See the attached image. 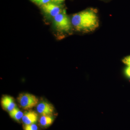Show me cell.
I'll list each match as a JSON object with an SVG mask.
<instances>
[{"mask_svg": "<svg viewBox=\"0 0 130 130\" xmlns=\"http://www.w3.org/2000/svg\"><path fill=\"white\" fill-rule=\"evenodd\" d=\"M71 21L76 30L85 32L94 31L99 25L97 13L91 8L73 14Z\"/></svg>", "mask_w": 130, "mask_h": 130, "instance_id": "cell-1", "label": "cell"}, {"mask_svg": "<svg viewBox=\"0 0 130 130\" xmlns=\"http://www.w3.org/2000/svg\"><path fill=\"white\" fill-rule=\"evenodd\" d=\"M54 24L58 30L64 32L70 31L72 25L65 10L54 18Z\"/></svg>", "mask_w": 130, "mask_h": 130, "instance_id": "cell-2", "label": "cell"}, {"mask_svg": "<svg viewBox=\"0 0 130 130\" xmlns=\"http://www.w3.org/2000/svg\"><path fill=\"white\" fill-rule=\"evenodd\" d=\"M18 102L24 109H28L38 105V100L35 95L29 93L20 94L18 98Z\"/></svg>", "mask_w": 130, "mask_h": 130, "instance_id": "cell-3", "label": "cell"}, {"mask_svg": "<svg viewBox=\"0 0 130 130\" xmlns=\"http://www.w3.org/2000/svg\"><path fill=\"white\" fill-rule=\"evenodd\" d=\"M41 7L45 14L53 18L63 11L60 5L53 2L42 5Z\"/></svg>", "mask_w": 130, "mask_h": 130, "instance_id": "cell-4", "label": "cell"}, {"mask_svg": "<svg viewBox=\"0 0 130 130\" xmlns=\"http://www.w3.org/2000/svg\"><path fill=\"white\" fill-rule=\"evenodd\" d=\"M37 111L42 115H51L53 112L54 107L53 105L46 102H42L38 104Z\"/></svg>", "mask_w": 130, "mask_h": 130, "instance_id": "cell-5", "label": "cell"}, {"mask_svg": "<svg viewBox=\"0 0 130 130\" xmlns=\"http://www.w3.org/2000/svg\"><path fill=\"white\" fill-rule=\"evenodd\" d=\"M1 104L4 109L9 112L16 107V103L13 98L9 95H4L3 96Z\"/></svg>", "mask_w": 130, "mask_h": 130, "instance_id": "cell-6", "label": "cell"}, {"mask_svg": "<svg viewBox=\"0 0 130 130\" xmlns=\"http://www.w3.org/2000/svg\"><path fill=\"white\" fill-rule=\"evenodd\" d=\"M37 114L33 111L27 112L24 114L22 120L25 125L34 124L37 121Z\"/></svg>", "mask_w": 130, "mask_h": 130, "instance_id": "cell-7", "label": "cell"}, {"mask_svg": "<svg viewBox=\"0 0 130 130\" xmlns=\"http://www.w3.org/2000/svg\"><path fill=\"white\" fill-rule=\"evenodd\" d=\"M10 116L16 121H19L23 118L24 114L18 108L15 107L12 111L9 112Z\"/></svg>", "mask_w": 130, "mask_h": 130, "instance_id": "cell-8", "label": "cell"}, {"mask_svg": "<svg viewBox=\"0 0 130 130\" xmlns=\"http://www.w3.org/2000/svg\"><path fill=\"white\" fill-rule=\"evenodd\" d=\"M53 118L51 115H42L40 118V124L43 127H47L51 125L53 122Z\"/></svg>", "mask_w": 130, "mask_h": 130, "instance_id": "cell-9", "label": "cell"}, {"mask_svg": "<svg viewBox=\"0 0 130 130\" xmlns=\"http://www.w3.org/2000/svg\"><path fill=\"white\" fill-rule=\"evenodd\" d=\"M30 1L36 5L41 6L48 3L51 2V0H30Z\"/></svg>", "mask_w": 130, "mask_h": 130, "instance_id": "cell-10", "label": "cell"}, {"mask_svg": "<svg viewBox=\"0 0 130 130\" xmlns=\"http://www.w3.org/2000/svg\"><path fill=\"white\" fill-rule=\"evenodd\" d=\"M38 128L37 125L34 124L29 125H25L24 127V130H38Z\"/></svg>", "mask_w": 130, "mask_h": 130, "instance_id": "cell-11", "label": "cell"}, {"mask_svg": "<svg viewBox=\"0 0 130 130\" xmlns=\"http://www.w3.org/2000/svg\"><path fill=\"white\" fill-rule=\"evenodd\" d=\"M123 61V63L127 65L128 66L130 67V56H127L124 58Z\"/></svg>", "mask_w": 130, "mask_h": 130, "instance_id": "cell-12", "label": "cell"}, {"mask_svg": "<svg viewBox=\"0 0 130 130\" xmlns=\"http://www.w3.org/2000/svg\"><path fill=\"white\" fill-rule=\"evenodd\" d=\"M125 73L128 77H130V67H126L125 70Z\"/></svg>", "mask_w": 130, "mask_h": 130, "instance_id": "cell-13", "label": "cell"}, {"mask_svg": "<svg viewBox=\"0 0 130 130\" xmlns=\"http://www.w3.org/2000/svg\"><path fill=\"white\" fill-rule=\"evenodd\" d=\"M64 1L65 0H51V2L60 5L61 4L63 3Z\"/></svg>", "mask_w": 130, "mask_h": 130, "instance_id": "cell-14", "label": "cell"}, {"mask_svg": "<svg viewBox=\"0 0 130 130\" xmlns=\"http://www.w3.org/2000/svg\"></svg>", "mask_w": 130, "mask_h": 130, "instance_id": "cell-15", "label": "cell"}]
</instances>
